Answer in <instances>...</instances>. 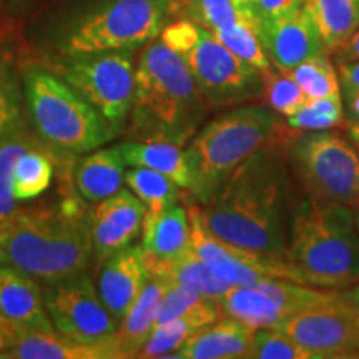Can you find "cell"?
I'll list each match as a JSON object with an SVG mask.
<instances>
[{
    "instance_id": "cell-39",
    "label": "cell",
    "mask_w": 359,
    "mask_h": 359,
    "mask_svg": "<svg viewBox=\"0 0 359 359\" xmlns=\"http://www.w3.org/2000/svg\"><path fill=\"white\" fill-rule=\"evenodd\" d=\"M306 0H251L257 15H280L304 6Z\"/></svg>"
},
{
    "instance_id": "cell-21",
    "label": "cell",
    "mask_w": 359,
    "mask_h": 359,
    "mask_svg": "<svg viewBox=\"0 0 359 359\" xmlns=\"http://www.w3.org/2000/svg\"><path fill=\"white\" fill-rule=\"evenodd\" d=\"M191 246L188 210L175 203L161 212H147L142 224V248L151 262H172Z\"/></svg>"
},
{
    "instance_id": "cell-11",
    "label": "cell",
    "mask_w": 359,
    "mask_h": 359,
    "mask_svg": "<svg viewBox=\"0 0 359 359\" xmlns=\"http://www.w3.org/2000/svg\"><path fill=\"white\" fill-rule=\"evenodd\" d=\"M339 290H323L303 283L269 278L250 286H230L218 299L223 314L255 330L280 327L303 309L334 299Z\"/></svg>"
},
{
    "instance_id": "cell-34",
    "label": "cell",
    "mask_w": 359,
    "mask_h": 359,
    "mask_svg": "<svg viewBox=\"0 0 359 359\" xmlns=\"http://www.w3.org/2000/svg\"><path fill=\"white\" fill-rule=\"evenodd\" d=\"M27 118L20 74L0 53V140Z\"/></svg>"
},
{
    "instance_id": "cell-46",
    "label": "cell",
    "mask_w": 359,
    "mask_h": 359,
    "mask_svg": "<svg viewBox=\"0 0 359 359\" xmlns=\"http://www.w3.org/2000/svg\"><path fill=\"white\" fill-rule=\"evenodd\" d=\"M351 212H353L354 224H356V230H358V235H359V200L356 201V203L351 205Z\"/></svg>"
},
{
    "instance_id": "cell-16",
    "label": "cell",
    "mask_w": 359,
    "mask_h": 359,
    "mask_svg": "<svg viewBox=\"0 0 359 359\" xmlns=\"http://www.w3.org/2000/svg\"><path fill=\"white\" fill-rule=\"evenodd\" d=\"M147 208L128 188L97 201L87 212V228L92 258L102 264L116 251L132 245L142 233Z\"/></svg>"
},
{
    "instance_id": "cell-26",
    "label": "cell",
    "mask_w": 359,
    "mask_h": 359,
    "mask_svg": "<svg viewBox=\"0 0 359 359\" xmlns=\"http://www.w3.org/2000/svg\"><path fill=\"white\" fill-rule=\"evenodd\" d=\"M303 8L330 55L359 29V0H306Z\"/></svg>"
},
{
    "instance_id": "cell-2",
    "label": "cell",
    "mask_w": 359,
    "mask_h": 359,
    "mask_svg": "<svg viewBox=\"0 0 359 359\" xmlns=\"http://www.w3.org/2000/svg\"><path fill=\"white\" fill-rule=\"evenodd\" d=\"M172 19V0H58L34 17L25 37L39 58L138 50Z\"/></svg>"
},
{
    "instance_id": "cell-18",
    "label": "cell",
    "mask_w": 359,
    "mask_h": 359,
    "mask_svg": "<svg viewBox=\"0 0 359 359\" xmlns=\"http://www.w3.org/2000/svg\"><path fill=\"white\" fill-rule=\"evenodd\" d=\"M0 318L13 330H55L43 303V290L19 269L0 264Z\"/></svg>"
},
{
    "instance_id": "cell-40",
    "label": "cell",
    "mask_w": 359,
    "mask_h": 359,
    "mask_svg": "<svg viewBox=\"0 0 359 359\" xmlns=\"http://www.w3.org/2000/svg\"><path fill=\"white\" fill-rule=\"evenodd\" d=\"M341 102H343L344 125L359 123V88L341 83Z\"/></svg>"
},
{
    "instance_id": "cell-45",
    "label": "cell",
    "mask_w": 359,
    "mask_h": 359,
    "mask_svg": "<svg viewBox=\"0 0 359 359\" xmlns=\"http://www.w3.org/2000/svg\"><path fill=\"white\" fill-rule=\"evenodd\" d=\"M344 127H346V133L349 135V138L359 147V123H348Z\"/></svg>"
},
{
    "instance_id": "cell-5",
    "label": "cell",
    "mask_w": 359,
    "mask_h": 359,
    "mask_svg": "<svg viewBox=\"0 0 359 359\" xmlns=\"http://www.w3.org/2000/svg\"><path fill=\"white\" fill-rule=\"evenodd\" d=\"M286 263L304 285L344 290L359 281V235L351 206L304 195L290 218Z\"/></svg>"
},
{
    "instance_id": "cell-23",
    "label": "cell",
    "mask_w": 359,
    "mask_h": 359,
    "mask_svg": "<svg viewBox=\"0 0 359 359\" xmlns=\"http://www.w3.org/2000/svg\"><path fill=\"white\" fill-rule=\"evenodd\" d=\"M0 358L12 359H103L115 358L111 348L87 346L67 338L57 330H19L15 339Z\"/></svg>"
},
{
    "instance_id": "cell-35",
    "label": "cell",
    "mask_w": 359,
    "mask_h": 359,
    "mask_svg": "<svg viewBox=\"0 0 359 359\" xmlns=\"http://www.w3.org/2000/svg\"><path fill=\"white\" fill-rule=\"evenodd\" d=\"M262 97L269 109L283 118L294 115L309 100L296 80L286 72L278 70L276 67H269L268 70L262 72Z\"/></svg>"
},
{
    "instance_id": "cell-22",
    "label": "cell",
    "mask_w": 359,
    "mask_h": 359,
    "mask_svg": "<svg viewBox=\"0 0 359 359\" xmlns=\"http://www.w3.org/2000/svg\"><path fill=\"white\" fill-rule=\"evenodd\" d=\"M125 167L118 145L88 151L79 156L72 170L75 190L90 203L109 198L122 188Z\"/></svg>"
},
{
    "instance_id": "cell-37",
    "label": "cell",
    "mask_w": 359,
    "mask_h": 359,
    "mask_svg": "<svg viewBox=\"0 0 359 359\" xmlns=\"http://www.w3.org/2000/svg\"><path fill=\"white\" fill-rule=\"evenodd\" d=\"M253 359H320L311 349L302 346L278 327H258L251 341Z\"/></svg>"
},
{
    "instance_id": "cell-9",
    "label": "cell",
    "mask_w": 359,
    "mask_h": 359,
    "mask_svg": "<svg viewBox=\"0 0 359 359\" xmlns=\"http://www.w3.org/2000/svg\"><path fill=\"white\" fill-rule=\"evenodd\" d=\"M285 158L296 187L313 198L351 206L359 200V147L339 130L294 132Z\"/></svg>"
},
{
    "instance_id": "cell-24",
    "label": "cell",
    "mask_w": 359,
    "mask_h": 359,
    "mask_svg": "<svg viewBox=\"0 0 359 359\" xmlns=\"http://www.w3.org/2000/svg\"><path fill=\"white\" fill-rule=\"evenodd\" d=\"M223 316L222 306L215 299H205L187 314L175 318L172 321L155 326L150 338L138 351L137 358H172L185 341L206 325H212ZM177 358V354H175Z\"/></svg>"
},
{
    "instance_id": "cell-19",
    "label": "cell",
    "mask_w": 359,
    "mask_h": 359,
    "mask_svg": "<svg viewBox=\"0 0 359 359\" xmlns=\"http://www.w3.org/2000/svg\"><path fill=\"white\" fill-rule=\"evenodd\" d=\"M168 285L170 283L160 276L150 275L148 278L140 294L120 321L115 338L110 341L115 358H137L138 351L155 330L161 299Z\"/></svg>"
},
{
    "instance_id": "cell-17",
    "label": "cell",
    "mask_w": 359,
    "mask_h": 359,
    "mask_svg": "<svg viewBox=\"0 0 359 359\" xmlns=\"http://www.w3.org/2000/svg\"><path fill=\"white\" fill-rule=\"evenodd\" d=\"M148 278L150 271L145 251L138 245H128L102 263L97 291L118 325L147 285Z\"/></svg>"
},
{
    "instance_id": "cell-20",
    "label": "cell",
    "mask_w": 359,
    "mask_h": 359,
    "mask_svg": "<svg viewBox=\"0 0 359 359\" xmlns=\"http://www.w3.org/2000/svg\"><path fill=\"white\" fill-rule=\"evenodd\" d=\"M253 334L255 327L223 314L190 336L175 354L185 359L250 358Z\"/></svg>"
},
{
    "instance_id": "cell-29",
    "label": "cell",
    "mask_w": 359,
    "mask_h": 359,
    "mask_svg": "<svg viewBox=\"0 0 359 359\" xmlns=\"http://www.w3.org/2000/svg\"><path fill=\"white\" fill-rule=\"evenodd\" d=\"M40 145L42 142L27 118L0 140V223L17 210V198L13 195V168L17 158L24 151Z\"/></svg>"
},
{
    "instance_id": "cell-30",
    "label": "cell",
    "mask_w": 359,
    "mask_h": 359,
    "mask_svg": "<svg viewBox=\"0 0 359 359\" xmlns=\"http://www.w3.org/2000/svg\"><path fill=\"white\" fill-rule=\"evenodd\" d=\"M53 155L43 145L22 154L13 168V195L17 201L32 200L48 190L53 178Z\"/></svg>"
},
{
    "instance_id": "cell-25",
    "label": "cell",
    "mask_w": 359,
    "mask_h": 359,
    "mask_svg": "<svg viewBox=\"0 0 359 359\" xmlns=\"http://www.w3.org/2000/svg\"><path fill=\"white\" fill-rule=\"evenodd\" d=\"M128 167H145L155 170L190 191L191 173L188 167L185 148L170 142H123L118 145Z\"/></svg>"
},
{
    "instance_id": "cell-47",
    "label": "cell",
    "mask_w": 359,
    "mask_h": 359,
    "mask_svg": "<svg viewBox=\"0 0 359 359\" xmlns=\"http://www.w3.org/2000/svg\"><path fill=\"white\" fill-rule=\"evenodd\" d=\"M19 2H25V0H19Z\"/></svg>"
},
{
    "instance_id": "cell-41",
    "label": "cell",
    "mask_w": 359,
    "mask_h": 359,
    "mask_svg": "<svg viewBox=\"0 0 359 359\" xmlns=\"http://www.w3.org/2000/svg\"><path fill=\"white\" fill-rule=\"evenodd\" d=\"M336 64L359 62V29L333 53Z\"/></svg>"
},
{
    "instance_id": "cell-42",
    "label": "cell",
    "mask_w": 359,
    "mask_h": 359,
    "mask_svg": "<svg viewBox=\"0 0 359 359\" xmlns=\"http://www.w3.org/2000/svg\"><path fill=\"white\" fill-rule=\"evenodd\" d=\"M336 65H338L336 69H338L339 82L359 88V62H344Z\"/></svg>"
},
{
    "instance_id": "cell-12",
    "label": "cell",
    "mask_w": 359,
    "mask_h": 359,
    "mask_svg": "<svg viewBox=\"0 0 359 359\" xmlns=\"http://www.w3.org/2000/svg\"><path fill=\"white\" fill-rule=\"evenodd\" d=\"M42 290L45 309L58 333L87 346H110L118 321L103 304L87 273L43 286Z\"/></svg>"
},
{
    "instance_id": "cell-28",
    "label": "cell",
    "mask_w": 359,
    "mask_h": 359,
    "mask_svg": "<svg viewBox=\"0 0 359 359\" xmlns=\"http://www.w3.org/2000/svg\"><path fill=\"white\" fill-rule=\"evenodd\" d=\"M145 259L150 275L163 278L168 283L190 286V288L198 291L201 296H205L208 299L218 302L226 293V290L230 288V285L219 281L218 278H215L210 273V269L205 266L203 262L198 258V255L195 253V250L191 246L187 251H183L180 257L172 259V262L158 263L151 262L147 257Z\"/></svg>"
},
{
    "instance_id": "cell-3",
    "label": "cell",
    "mask_w": 359,
    "mask_h": 359,
    "mask_svg": "<svg viewBox=\"0 0 359 359\" xmlns=\"http://www.w3.org/2000/svg\"><path fill=\"white\" fill-rule=\"evenodd\" d=\"M212 110L182 55L160 37L147 43L135 65L128 140L185 147Z\"/></svg>"
},
{
    "instance_id": "cell-1",
    "label": "cell",
    "mask_w": 359,
    "mask_h": 359,
    "mask_svg": "<svg viewBox=\"0 0 359 359\" xmlns=\"http://www.w3.org/2000/svg\"><path fill=\"white\" fill-rule=\"evenodd\" d=\"M285 145L275 143L251 155L200 205L205 224L222 240L283 262L296 201Z\"/></svg>"
},
{
    "instance_id": "cell-13",
    "label": "cell",
    "mask_w": 359,
    "mask_h": 359,
    "mask_svg": "<svg viewBox=\"0 0 359 359\" xmlns=\"http://www.w3.org/2000/svg\"><path fill=\"white\" fill-rule=\"evenodd\" d=\"M187 210L191 226V248L219 281L230 286H250L269 278L303 283L298 273L283 259L233 245L210 231L201 218L200 205H190Z\"/></svg>"
},
{
    "instance_id": "cell-33",
    "label": "cell",
    "mask_w": 359,
    "mask_h": 359,
    "mask_svg": "<svg viewBox=\"0 0 359 359\" xmlns=\"http://www.w3.org/2000/svg\"><path fill=\"white\" fill-rule=\"evenodd\" d=\"M286 74L296 80V83L303 88L308 98L341 95L338 69L330 60V55L308 58Z\"/></svg>"
},
{
    "instance_id": "cell-14",
    "label": "cell",
    "mask_w": 359,
    "mask_h": 359,
    "mask_svg": "<svg viewBox=\"0 0 359 359\" xmlns=\"http://www.w3.org/2000/svg\"><path fill=\"white\" fill-rule=\"evenodd\" d=\"M278 330L320 359L359 358V313L339 294L296 313Z\"/></svg>"
},
{
    "instance_id": "cell-48",
    "label": "cell",
    "mask_w": 359,
    "mask_h": 359,
    "mask_svg": "<svg viewBox=\"0 0 359 359\" xmlns=\"http://www.w3.org/2000/svg\"><path fill=\"white\" fill-rule=\"evenodd\" d=\"M246 2H250V4H251V0H246Z\"/></svg>"
},
{
    "instance_id": "cell-15",
    "label": "cell",
    "mask_w": 359,
    "mask_h": 359,
    "mask_svg": "<svg viewBox=\"0 0 359 359\" xmlns=\"http://www.w3.org/2000/svg\"><path fill=\"white\" fill-rule=\"evenodd\" d=\"M258 37L273 67L290 72L311 57L330 55L303 7L280 15H258Z\"/></svg>"
},
{
    "instance_id": "cell-36",
    "label": "cell",
    "mask_w": 359,
    "mask_h": 359,
    "mask_svg": "<svg viewBox=\"0 0 359 359\" xmlns=\"http://www.w3.org/2000/svg\"><path fill=\"white\" fill-rule=\"evenodd\" d=\"M285 123L296 132H321L344 127V111L341 95L309 98L294 115L285 118Z\"/></svg>"
},
{
    "instance_id": "cell-7",
    "label": "cell",
    "mask_w": 359,
    "mask_h": 359,
    "mask_svg": "<svg viewBox=\"0 0 359 359\" xmlns=\"http://www.w3.org/2000/svg\"><path fill=\"white\" fill-rule=\"evenodd\" d=\"M25 115L53 156L79 158L105 147L120 132L58 75L39 62L20 72Z\"/></svg>"
},
{
    "instance_id": "cell-43",
    "label": "cell",
    "mask_w": 359,
    "mask_h": 359,
    "mask_svg": "<svg viewBox=\"0 0 359 359\" xmlns=\"http://www.w3.org/2000/svg\"><path fill=\"white\" fill-rule=\"evenodd\" d=\"M13 339H15V330L0 318V356L7 351Z\"/></svg>"
},
{
    "instance_id": "cell-6",
    "label": "cell",
    "mask_w": 359,
    "mask_h": 359,
    "mask_svg": "<svg viewBox=\"0 0 359 359\" xmlns=\"http://www.w3.org/2000/svg\"><path fill=\"white\" fill-rule=\"evenodd\" d=\"M294 132L266 103L230 107L213 116L185 147L191 173L190 193L200 205L205 203L245 160L263 148L288 142Z\"/></svg>"
},
{
    "instance_id": "cell-4",
    "label": "cell",
    "mask_w": 359,
    "mask_h": 359,
    "mask_svg": "<svg viewBox=\"0 0 359 359\" xmlns=\"http://www.w3.org/2000/svg\"><path fill=\"white\" fill-rule=\"evenodd\" d=\"M92 259L87 213L67 206L17 208L0 223V264L40 286L87 273Z\"/></svg>"
},
{
    "instance_id": "cell-10",
    "label": "cell",
    "mask_w": 359,
    "mask_h": 359,
    "mask_svg": "<svg viewBox=\"0 0 359 359\" xmlns=\"http://www.w3.org/2000/svg\"><path fill=\"white\" fill-rule=\"evenodd\" d=\"M135 50H107L39 58L85 102L122 132L135 93Z\"/></svg>"
},
{
    "instance_id": "cell-27",
    "label": "cell",
    "mask_w": 359,
    "mask_h": 359,
    "mask_svg": "<svg viewBox=\"0 0 359 359\" xmlns=\"http://www.w3.org/2000/svg\"><path fill=\"white\" fill-rule=\"evenodd\" d=\"M172 17L190 20L210 32L258 20L253 6L246 0H172Z\"/></svg>"
},
{
    "instance_id": "cell-8",
    "label": "cell",
    "mask_w": 359,
    "mask_h": 359,
    "mask_svg": "<svg viewBox=\"0 0 359 359\" xmlns=\"http://www.w3.org/2000/svg\"><path fill=\"white\" fill-rule=\"evenodd\" d=\"M160 39L182 55L212 109H230L262 98V74L233 55L210 30L175 19L165 25Z\"/></svg>"
},
{
    "instance_id": "cell-38",
    "label": "cell",
    "mask_w": 359,
    "mask_h": 359,
    "mask_svg": "<svg viewBox=\"0 0 359 359\" xmlns=\"http://www.w3.org/2000/svg\"><path fill=\"white\" fill-rule=\"evenodd\" d=\"M205 299L208 298L201 296L198 291L190 288V286L170 283L167 291H165L163 299H161L158 318H156V326L172 321L175 318L182 316V314H187L191 309L200 306Z\"/></svg>"
},
{
    "instance_id": "cell-31",
    "label": "cell",
    "mask_w": 359,
    "mask_h": 359,
    "mask_svg": "<svg viewBox=\"0 0 359 359\" xmlns=\"http://www.w3.org/2000/svg\"><path fill=\"white\" fill-rule=\"evenodd\" d=\"M123 183L145 205L147 212H161L177 203L180 198V187L177 183L145 167L125 170Z\"/></svg>"
},
{
    "instance_id": "cell-44",
    "label": "cell",
    "mask_w": 359,
    "mask_h": 359,
    "mask_svg": "<svg viewBox=\"0 0 359 359\" xmlns=\"http://www.w3.org/2000/svg\"><path fill=\"white\" fill-rule=\"evenodd\" d=\"M339 298L343 299V302H346L348 304H351V306L359 313V281L354 283L351 286H348V288L339 290Z\"/></svg>"
},
{
    "instance_id": "cell-32",
    "label": "cell",
    "mask_w": 359,
    "mask_h": 359,
    "mask_svg": "<svg viewBox=\"0 0 359 359\" xmlns=\"http://www.w3.org/2000/svg\"><path fill=\"white\" fill-rule=\"evenodd\" d=\"M257 22H240V24H233L222 27V29L212 32L224 47L230 50L233 55L246 62V64L257 69L259 74L268 70L271 65L269 58L264 52L262 40L258 37Z\"/></svg>"
}]
</instances>
